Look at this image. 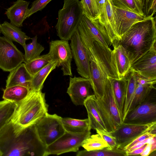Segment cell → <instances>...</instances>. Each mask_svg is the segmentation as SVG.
<instances>
[{
    "label": "cell",
    "instance_id": "20",
    "mask_svg": "<svg viewBox=\"0 0 156 156\" xmlns=\"http://www.w3.org/2000/svg\"><path fill=\"white\" fill-rule=\"evenodd\" d=\"M29 2L24 0H17L6 9L5 14L10 23L19 28L23 26L28 9Z\"/></svg>",
    "mask_w": 156,
    "mask_h": 156
},
{
    "label": "cell",
    "instance_id": "10",
    "mask_svg": "<svg viewBox=\"0 0 156 156\" xmlns=\"http://www.w3.org/2000/svg\"><path fill=\"white\" fill-rule=\"evenodd\" d=\"M48 54L51 61L57 62V67H61L64 76H73L71 63L73 57L68 41H51Z\"/></svg>",
    "mask_w": 156,
    "mask_h": 156
},
{
    "label": "cell",
    "instance_id": "34",
    "mask_svg": "<svg viewBox=\"0 0 156 156\" xmlns=\"http://www.w3.org/2000/svg\"><path fill=\"white\" fill-rule=\"evenodd\" d=\"M76 156H126L123 150L117 148L112 150L106 148L102 149L88 151L85 149L77 151Z\"/></svg>",
    "mask_w": 156,
    "mask_h": 156
},
{
    "label": "cell",
    "instance_id": "39",
    "mask_svg": "<svg viewBox=\"0 0 156 156\" xmlns=\"http://www.w3.org/2000/svg\"><path fill=\"white\" fill-rule=\"evenodd\" d=\"M156 136V124L154 125L149 130L141 135L125 147L123 150L126 152L129 149L136 144L142 142L149 137Z\"/></svg>",
    "mask_w": 156,
    "mask_h": 156
},
{
    "label": "cell",
    "instance_id": "40",
    "mask_svg": "<svg viewBox=\"0 0 156 156\" xmlns=\"http://www.w3.org/2000/svg\"><path fill=\"white\" fill-rule=\"evenodd\" d=\"M52 0H35L33 2L30 8L28 9L26 18L29 17L34 13L41 11Z\"/></svg>",
    "mask_w": 156,
    "mask_h": 156
},
{
    "label": "cell",
    "instance_id": "35",
    "mask_svg": "<svg viewBox=\"0 0 156 156\" xmlns=\"http://www.w3.org/2000/svg\"><path fill=\"white\" fill-rule=\"evenodd\" d=\"M16 107V104L5 101L0 105V131L11 119Z\"/></svg>",
    "mask_w": 156,
    "mask_h": 156
},
{
    "label": "cell",
    "instance_id": "19",
    "mask_svg": "<svg viewBox=\"0 0 156 156\" xmlns=\"http://www.w3.org/2000/svg\"><path fill=\"white\" fill-rule=\"evenodd\" d=\"M136 74L137 87L128 112L144 101L152 90L156 88L154 85L156 84V80H148L136 73Z\"/></svg>",
    "mask_w": 156,
    "mask_h": 156
},
{
    "label": "cell",
    "instance_id": "12",
    "mask_svg": "<svg viewBox=\"0 0 156 156\" xmlns=\"http://www.w3.org/2000/svg\"><path fill=\"white\" fill-rule=\"evenodd\" d=\"M70 46L78 74L89 79L90 77V62L78 28L70 40Z\"/></svg>",
    "mask_w": 156,
    "mask_h": 156
},
{
    "label": "cell",
    "instance_id": "41",
    "mask_svg": "<svg viewBox=\"0 0 156 156\" xmlns=\"http://www.w3.org/2000/svg\"><path fill=\"white\" fill-rule=\"evenodd\" d=\"M96 132L99 134L108 144V149L112 150L117 148V144L115 138L110 133L99 129H96Z\"/></svg>",
    "mask_w": 156,
    "mask_h": 156
},
{
    "label": "cell",
    "instance_id": "16",
    "mask_svg": "<svg viewBox=\"0 0 156 156\" xmlns=\"http://www.w3.org/2000/svg\"><path fill=\"white\" fill-rule=\"evenodd\" d=\"M99 5V15L95 20L106 31L112 44L119 40L115 30L114 6L112 0H101Z\"/></svg>",
    "mask_w": 156,
    "mask_h": 156
},
{
    "label": "cell",
    "instance_id": "37",
    "mask_svg": "<svg viewBox=\"0 0 156 156\" xmlns=\"http://www.w3.org/2000/svg\"><path fill=\"white\" fill-rule=\"evenodd\" d=\"M112 0L114 6L115 7L143 15L140 7L136 0Z\"/></svg>",
    "mask_w": 156,
    "mask_h": 156
},
{
    "label": "cell",
    "instance_id": "4",
    "mask_svg": "<svg viewBox=\"0 0 156 156\" xmlns=\"http://www.w3.org/2000/svg\"><path fill=\"white\" fill-rule=\"evenodd\" d=\"M78 29L90 62L96 63L108 77L119 79L112 50L91 36L81 23Z\"/></svg>",
    "mask_w": 156,
    "mask_h": 156
},
{
    "label": "cell",
    "instance_id": "18",
    "mask_svg": "<svg viewBox=\"0 0 156 156\" xmlns=\"http://www.w3.org/2000/svg\"><path fill=\"white\" fill-rule=\"evenodd\" d=\"M98 99L106 110L116 129L123 122L117 107L111 84L108 77L104 83L103 98Z\"/></svg>",
    "mask_w": 156,
    "mask_h": 156
},
{
    "label": "cell",
    "instance_id": "32",
    "mask_svg": "<svg viewBox=\"0 0 156 156\" xmlns=\"http://www.w3.org/2000/svg\"><path fill=\"white\" fill-rule=\"evenodd\" d=\"M37 35L31 38L32 42L26 44L23 47L25 51L24 55V63L40 55L44 50V47L37 42Z\"/></svg>",
    "mask_w": 156,
    "mask_h": 156
},
{
    "label": "cell",
    "instance_id": "29",
    "mask_svg": "<svg viewBox=\"0 0 156 156\" xmlns=\"http://www.w3.org/2000/svg\"><path fill=\"white\" fill-rule=\"evenodd\" d=\"M62 120L65 130L67 132L80 133L91 130L88 118L79 119L62 118Z\"/></svg>",
    "mask_w": 156,
    "mask_h": 156
},
{
    "label": "cell",
    "instance_id": "15",
    "mask_svg": "<svg viewBox=\"0 0 156 156\" xmlns=\"http://www.w3.org/2000/svg\"><path fill=\"white\" fill-rule=\"evenodd\" d=\"M67 93L73 103L76 106L83 105L87 98L94 94L88 79L76 76L70 77Z\"/></svg>",
    "mask_w": 156,
    "mask_h": 156
},
{
    "label": "cell",
    "instance_id": "3",
    "mask_svg": "<svg viewBox=\"0 0 156 156\" xmlns=\"http://www.w3.org/2000/svg\"><path fill=\"white\" fill-rule=\"evenodd\" d=\"M16 104V107L10 121L22 127L35 124L48 113L45 94L41 90L31 89L24 99Z\"/></svg>",
    "mask_w": 156,
    "mask_h": 156
},
{
    "label": "cell",
    "instance_id": "14",
    "mask_svg": "<svg viewBox=\"0 0 156 156\" xmlns=\"http://www.w3.org/2000/svg\"><path fill=\"white\" fill-rule=\"evenodd\" d=\"M130 69L147 79L156 80V43L132 64Z\"/></svg>",
    "mask_w": 156,
    "mask_h": 156
},
{
    "label": "cell",
    "instance_id": "24",
    "mask_svg": "<svg viewBox=\"0 0 156 156\" xmlns=\"http://www.w3.org/2000/svg\"><path fill=\"white\" fill-rule=\"evenodd\" d=\"M32 77L26 69L25 63H22L10 72L6 81V87L24 85L31 89Z\"/></svg>",
    "mask_w": 156,
    "mask_h": 156
},
{
    "label": "cell",
    "instance_id": "9",
    "mask_svg": "<svg viewBox=\"0 0 156 156\" xmlns=\"http://www.w3.org/2000/svg\"><path fill=\"white\" fill-rule=\"evenodd\" d=\"M151 92L144 101L129 112L123 122L145 124L156 122V101L151 96Z\"/></svg>",
    "mask_w": 156,
    "mask_h": 156
},
{
    "label": "cell",
    "instance_id": "25",
    "mask_svg": "<svg viewBox=\"0 0 156 156\" xmlns=\"http://www.w3.org/2000/svg\"><path fill=\"white\" fill-rule=\"evenodd\" d=\"M108 78L111 84L117 107L123 120L127 86L126 79L125 76L120 79L108 77Z\"/></svg>",
    "mask_w": 156,
    "mask_h": 156
},
{
    "label": "cell",
    "instance_id": "17",
    "mask_svg": "<svg viewBox=\"0 0 156 156\" xmlns=\"http://www.w3.org/2000/svg\"><path fill=\"white\" fill-rule=\"evenodd\" d=\"M114 9L115 30L119 40L133 24L147 18L143 15L129 10L115 6Z\"/></svg>",
    "mask_w": 156,
    "mask_h": 156
},
{
    "label": "cell",
    "instance_id": "8",
    "mask_svg": "<svg viewBox=\"0 0 156 156\" xmlns=\"http://www.w3.org/2000/svg\"><path fill=\"white\" fill-rule=\"evenodd\" d=\"M90 135V130L80 133L66 131L58 139L46 147L45 156L77 152L85 140Z\"/></svg>",
    "mask_w": 156,
    "mask_h": 156
},
{
    "label": "cell",
    "instance_id": "23",
    "mask_svg": "<svg viewBox=\"0 0 156 156\" xmlns=\"http://www.w3.org/2000/svg\"><path fill=\"white\" fill-rule=\"evenodd\" d=\"M113 53L119 79L125 77L129 72L131 62L124 48L121 45L112 44Z\"/></svg>",
    "mask_w": 156,
    "mask_h": 156
},
{
    "label": "cell",
    "instance_id": "46",
    "mask_svg": "<svg viewBox=\"0 0 156 156\" xmlns=\"http://www.w3.org/2000/svg\"><path fill=\"white\" fill-rule=\"evenodd\" d=\"M0 156H2V154L0 150Z\"/></svg>",
    "mask_w": 156,
    "mask_h": 156
},
{
    "label": "cell",
    "instance_id": "5",
    "mask_svg": "<svg viewBox=\"0 0 156 156\" xmlns=\"http://www.w3.org/2000/svg\"><path fill=\"white\" fill-rule=\"evenodd\" d=\"M83 16L79 0H64L63 7L58 12V21L55 26L57 35L61 40H70Z\"/></svg>",
    "mask_w": 156,
    "mask_h": 156
},
{
    "label": "cell",
    "instance_id": "30",
    "mask_svg": "<svg viewBox=\"0 0 156 156\" xmlns=\"http://www.w3.org/2000/svg\"><path fill=\"white\" fill-rule=\"evenodd\" d=\"M125 77L127 81V86L123 121L128 113L129 107L134 97L137 87L136 74V72L130 69Z\"/></svg>",
    "mask_w": 156,
    "mask_h": 156
},
{
    "label": "cell",
    "instance_id": "47",
    "mask_svg": "<svg viewBox=\"0 0 156 156\" xmlns=\"http://www.w3.org/2000/svg\"><path fill=\"white\" fill-rule=\"evenodd\" d=\"M1 25V23H0V26ZM1 30H0V34L1 33Z\"/></svg>",
    "mask_w": 156,
    "mask_h": 156
},
{
    "label": "cell",
    "instance_id": "43",
    "mask_svg": "<svg viewBox=\"0 0 156 156\" xmlns=\"http://www.w3.org/2000/svg\"><path fill=\"white\" fill-rule=\"evenodd\" d=\"M150 142L147 144L145 149L143 152L140 154V155L142 156H147L150 155L151 153V144Z\"/></svg>",
    "mask_w": 156,
    "mask_h": 156
},
{
    "label": "cell",
    "instance_id": "22",
    "mask_svg": "<svg viewBox=\"0 0 156 156\" xmlns=\"http://www.w3.org/2000/svg\"><path fill=\"white\" fill-rule=\"evenodd\" d=\"M81 23L91 36L102 44L108 47L112 44L107 33L96 21L92 22L83 15Z\"/></svg>",
    "mask_w": 156,
    "mask_h": 156
},
{
    "label": "cell",
    "instance_id": "38",
    "mask_svg": "<svg viewBox=\"0 0 156 156\" xmlns=\"http://www.w3.org/2000/svg\"><path fill=\"white\" fill-rule=\"evenodd\" d=\"M143 15L146 18L153 17L156 11V0H136Z\"/></svg>",
    "mask_w": 156,
    "mask_h": 156
},
{
    "label": "cell",
    "instance_id": "44",
    "mask_svg": "<svg viewBox=\"0 0 156 156\" xmlns=\"http://www.w3.org/2000/svg\"><path fill=\"white\" fill-rule=\"evenodd\" d=\"M150 143L151 144V154L153 152L155 151L156 150V136L152 137Z\"/></svg>",
    "mask_w": 156,
    "mask_h": 156
},
{
    "label": "cell",
    "instance_id": "27",
    "mask_svg": "<svg viewBox=\"0 0 156 156\" xmlns=\"http://www.w3.org/2000/svg\"><path fill=\"white\" fill-rule=\"evenodd\" d=\"M30 90L24 85H18L6 87L3 89L2 98L4 100L17 103L24 99Z\"/></svg>",
    "mask_w": 156,
    "mask_h": 156
},
{
    "label": "cell",
    "instance_id": "6",
    "mask_svg": "<svg viewBox=\"0 0 156 156\" xmlns=\"http://www.w3.org/2000/svg\"><path fill=\"white\" fill-rule=\"evenodd\" d=\"M83 105L87 112L90 129H99L108 133L112 132L115 129L106 110L94 94L88 97Z\"/></svg>",
    "mask_w": 156,
    "mask_h": 156
},
{
    "label": "cell",
    "instance_id": "33",
    "mask_svg": "<svg viewBox=\"0 0 156 156\" xmlns=\"http://www.w3.org/2000/svg\"><path fill=\"white\" fill-rule=\"evenodd\" d=\"M51 61L47 54L40 55L25 63L27 70L33 76Z\"/></svg>",
    "mask_w": 156,
    "mask_h": 156
},
{
    "label": "cell",
    "instance_id": "11",
    "mask_svg": "<svg viewBox=\"0 0 156 156\" xmlns=\"http://www.w3.org/2000/svg\"><path fill=\"white\" fill-rule=\"evenodd\" d=\"M23 62L24 55L12 41L0 36V69L10 72Z\"/></svg>",
    "mask_w": 156,
    "mask_h": 156
},
{
    "label": "cell",
    "instance_id": "2",
    "mask_svg": "<svg viewBox=\"0 0 156 156\" xmlns=\"http://www.w3.org/2000/svg\"><path fill=\"white\" fill-rule=\"evenodd\" d=\"M154 18L151 17L133 24L121 37L112 43L121 45L126 51L132 64L156 43Z\"/></svg>",
    "mask_w": 156,
    "mask_h": 156
},
{
    "label": "cell",
    "instance_id": "36",
    "mask_svg": "<svg viewBox=\"0 0 156 156\" xmlns=\"http://www.w3.org/2000/svg\"><path fill=\"white\" fill-rule=\"evenodd\" d=\"M82 147L88 151L99 150L108 147L106 142L97 133L90 135L85 140Z\"/></svg>",
    "mask_w": 156,
    "mask_h": 156
},
{
    "label": "cell",
    "instance_id": "7",
    "mask_svg": "<svg viewBox=\"0 0 156 156\" xmlns=\"http://www.w3.org/2000/svg\"><path fill=\"white\" fill-rule=\"evenodd\" d=\"M62 118L56 114L48 113L35 124L39 139L46 147L55 141L66 132Z\"/></svg>",
    "mask_w": 156,
    "mask_h": 156
},
{
    "label": "cell",
    "instance_id": "26",
    "mask_svg": "<svg viewBox=\"0 0 156 156\" xmlns=\"http://www.w3.org/2000/svg\"><path fill=\"white\" fill-rule=\"evenodd\" d=\"M1 33L4 37L12 41L17 42L23 47L26 44L27 40L31 39L19 28L6 21L1 24Z\"/></svg>",
    "mask_w": 156,
    "mask_h": 156
},
{
    "label": "cell",
    "instance_id": "45",
    "mask_svg": "<svg viewBox=\"0 0 156 156\" xmlns=\"http://www.w3.org/2000/svg\"><path fill=\"white\" fill-rule=\"evenodd\" d=\"M5 101V100L2 101H0V105L2 104L4 101Z\"/></svg>",
    "mask_w": 156,
    "mask_h": 156
},
{
    "label": "cell",
    "instance_id": "28",
    "mask_svg": "<svg viewBox=\"0 0 156 156\" xmlns=\"http://www.w3.org/2000/svg\"><path fill=\"white\" fill-rule=\"evenodd\" d=\"M57 66V62L52 61L33 76L30 83L31 89L41 90L46 78Z\"/></svg>",
    "mask_w": 156,
    "mask_h": 156
},
{
    "label": "cell",
    "instance_id": "1",
    "mask_svg": "<svg viewBox=\"0 0 156 156\" xmlns=\"http://www.w3.org/2000/svg\"><path fill=\"white\" fill-rule=\"evenodd\" d=\"M35 124L22 127L10 120L7 123L0 131L2 156H45L46 146L39 139Z\"/></svg>",
    "mask_w": 156,
    "mask_h": 156
},
{
    "label": "cell",
    "instance_id": "31",
    "mask_svg": "<svg viewBox=\"0 0 156 156\" xmlns=\"http://www.w3.org/2000/svg\"><path fill=\"white\" fill-rule=\"evenodd\" d=\"M83 15L93 22L97 19L99 13V3L101 0H79Z\"/></svg>",
    "mask_w": 156,
    "mask_h": 156
},
{
    "label": "cell",
    "instance_id": "13",
    "mask_svg": "<svg viewBox=\"0 0 156 156\" xmlns=\"http://www.w3.org/2000/svg\"><path fill=\"white\" fill-rule=\"evenodd\" d=\"M156 124V122L145 124L123 122L113 132L110 133L116 139L117 148L123 150L125 147Z\"/></svg>",
    "mask_w": 156,
    "mask_h": 156
},
{
    "label": "cell",
    "instance_id": "21",
    "mask_svg": "<svg viewBox=\"0 0 156 156\" xmlns=\"http://www.w3.org/2000/svg\"><path fill=\"white\" fill-rule=\"evenodd\" d=\"M90 77L89 80L94 95L98 99H102L105 80L108 77L99 66L93 61H90Z\"/></svg>",
    "mask_w": 156,
    "mask_h": 156
},
{
    "label": "cell",
    "instance_id": "42",
    "mask_svg": "<svg viewBox=\"0 0 156 156\" xmlns=\"http://www.w3.org/2000/svg\"><path fill=\"white\" fill-rule=\"evenodd\" d=\"M147 144L142 147L129 151L126 152V156L140 155L145 149Z\"/></svg>",
    "mask_w": 156,
    "mask_h": 156
}]
</instances>
